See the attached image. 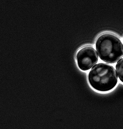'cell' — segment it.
I'll return each mask as SVG.
<instances>
[{
    "label": "cell",
    "mask_w": 123,
    "mask_h": 129,
    "mask_svg": "<svg viewBox=\"0 0 123 129\" xmlns=\"http://www.w3.org/2000/svg\"><path fill=\"white\" fill-rule=\"evenodd\" d=\"M88 80L93 88L101 92L111 90L118 81L115 68L112 66L103 63L97 64L92 68Z\"/></svg>",
    "instance_id": "6da1fadb"
},
{
    "label": "cell",
    "mask_w": 123,
    "mask_h": 129,
    "mask_svg": "<svg viewBox=\"0 0 123 129\" xmlns=\"http://www.w3.org/2000/svg\"><path fill=\"white\" fill-rule=\"evenodd\" d=\"M76 59L79 68L85 71L91 69L98 61L96 50L90 46H86L79 50L76 55Z\"/></svg>",
    "instance_id": "3957f363"
},
{
    "label": "cell",
    "mask_w": 123,
    "mask_h": 129,
    "mask_svg": "<svg viewBox=\"0 0 123 129\" xmlns=\"http://www.w3.org/2000/svg\"><path fill=\"white\" fill-rule=\"evenodd\" d=\"M95 47L100 58L105 62L114 64L123 56V45L114 35L105 34L98 37Z\"/></svg>",
    "instance_id": "7a4b0ae2"
},
{
    "label": "cell",
    "mask_w": 123,
    "mask_h": 129,
    "mask_svg": "<svg viewBox=\"0 0 123 129\" xmlns=\"http://www.w3.org/2000/svg\"><path fill=\"white\" fill-rule=\"evenodd\" d=\"M116 69L119 79L123 83V58L121 59L117 62Z\"/></svg>",
    "instance_id": "277c9868"
}]
</instances>
